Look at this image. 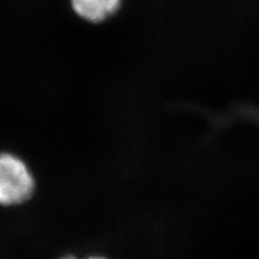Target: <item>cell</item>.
I'll return each mask as SVG.
<instances>
[{"label": "cell", "mask_w": 259, "mask_h": 259, "mask_svg": "<svg viewBox=\"0 0 259 259\" xmlns=\"http://www.w3.org/2000/svg\"><path fill=\"white\" fill-rule=\"evenodd\" d=\"M35 190V180L27 164L14 154H0V205L27 202Z\"/></svg>", "instance_id": "1"}, {"label": "cell", "mask_w": 259, "mask_h": 259, "mask_svg": "<svg viewBox=\"0 0 259 259\" xmlns=\"http://www.w3.org/2000/svg\"><path fill=\"white\" fill-rule=\"evenodd\" d=\"M122 0H71L73 11L90 23H102L120 9Z\"/></svg>", "instance_id": "2"}, {"label": "cell", "mask_w": 259, "mask_h": 259, "mask_svg": "<svg viewBox=\"0 0 259 259\" xmlns=\"http://www.w3.org/2000/svg\"><path fill=\"white\" fill-rule=\"evenodd\" d=\"M61 259H78V258L73 257V255H66V257H64V258H61ZM87 259H106V258L105 257H100V255H92V257H89V258H87Z\"/></svg>", "instance_id": "3"}]
</instances>
